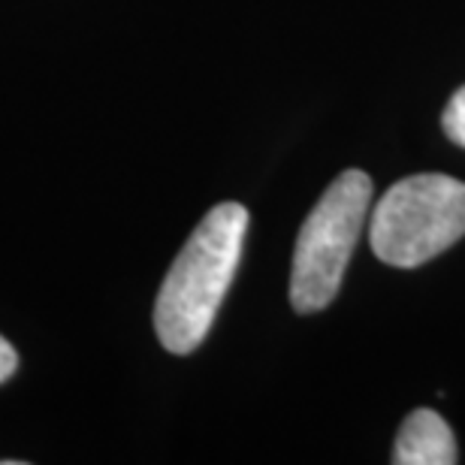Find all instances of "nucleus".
<instances>
[{
  "instance_id": "nucleus-1",
  "label": "nucleus",
  "mask_w": 465,
  "mask_h": 465,
  "mask_svg": "<svg viewBox=\"0 0 465 465\" xmlns=\"http://www.w3.org/2000/svg\"><path fill=\"white\" fill-rule=\"evenodd\" d=\"M248 212L221 203L200 221L166 272L154 302V330L170 353L197 351L224 302L245 245Z\"/></svg>"
},
{
  "instance_id": "nucleus-2",
  "label": "nucleus",
  "mask_w": 465,
  "mask_h": 465,
  "mask_svg": "<svg viewBox=\"0 0 465 465\" xmlns=\"http://www.w3.org/2000/svg\"><path fill=\"white\" fill-rule=\"evenodd\" d=\"M465 236V182L423 173L390 188L371 212L369 239L378 260L414 269Z\"/></svg>"
},
{
  "instance_id": "nucleus-3",
  "label": "nucleus",
  "mask_w": 465,
  "mask_h": 465,
  "mask_svg": "<svg viewBox=\"0 0 465 465\" xmlns=\"http://www.w3.org/2000/svg\"><path fill=\"white\" fill-rule=\"evenodd\" d=\"M369 200L371 179L360 170H348L305 218L291 269V302L296 312H321L336 300L353 245L366 224Z\"/></svg>"
},
{
  "instance_id": "nucleus-4",
  "label": "nucleus",
  "mask_w": 465,
  "mask_h": 465,
  "mask_svg": "<svg viewBox=\"0 0 465 465\" xmlns=\"http://www.w3.org/2000/svg\"><path fill=\"white\" fill-rule=\"evenodd\" d=\"M396 465H453L457 441L441 414L430 408H417L405 417L393 448Z\"/></svg>"
},
{
  "instance_id": "nucleus-5",
  "label": "nucleus",
  "mask_w": 465,
  "mask_h": 465,
  "mask_svg": "<svg viewBox=\"0 0 465 465\" xmlns=\"http://www.w3.org/2000/svg\"><path fill=\"white\" fill-rule=\"evenodd\" d=\"M441 127L457 145H465V85L448 100L444 106V115H441Z\"/></svg>"
},
{
  "instance_id": "nucleus-6",
  "label": "nucleus",
  "mask_w": 465,
  "mask_h": 465,
  "mask_svg": "<svg viewBox=\"0 0 465 465\" xmlns=\"http://www.w3.org/2000/svg\"><path fill=\"white\" fill-rule=\"evenodd\" d=\"M15 369H18V353L4 336H0V384H4Z\"/></svg>"
}]
</instances>
